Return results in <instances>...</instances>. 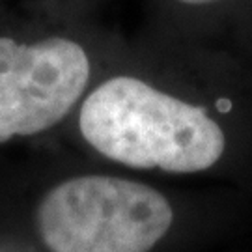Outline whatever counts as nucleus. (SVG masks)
<instances>
[{
    "mask_svg": "<svg viewBox=\"0 0 252 252\" xmlns=\"http://www.w3.org/2000/svg\"><path fill=\"white\" fill-rule=\"evenodd\" d=\"M174 69V47L127 37L77 108L82 142L135 170L189 176L230 166L252 140V77L198 51L180 88Z\"/></svg>",
    "mask_w": 252,
    "mask_h": 252,
    "instance_id": "nucleus-1",
    "label": "nucleus"
},
{
    "mask_svg": "<svg viewBox=\"0 0 252 252\" xmlns=\"http://www.w3.org/2000/svg\"><path fill=\"white\" fill-rule=\"evenodd\" d=\"M127 37L94 11L27 0L0 25V146L69 118Z\"/></svg>",
    "mask_w": 252,
    "mask_h": 252,
    "instance_id": "nucleus-2",
    "label": "nucleus"
},
{
    "mask_svg": "<svg viewBox=\"0 0 252 252\" xmlns=\"http://www.w3.org/2000/svg\"><path fill=\"white\" fill-rule=\"evenodd\" d=\"M172 220V206L159 190L105 174L62 180L36 207L51 252H150Z\"/></svg>",
    "mask_w": 252,
    "mask_h": 252,
    "instance_id": "nucleus-3",
    "label": "nucleus"
},
{
    "mask_svg": "<svg viewBox=\"0 0 252 252\" xmlns=\"http://www.w3.org/2000/svg\"><path fill=\"white\" fill-rule=\"evenodd\" d=\"M142 36L222 58L252 77V0H146Z\"/></svg>",
    "mask_w": 252,
    "mask_h": 252,
    "instance_id": "nucleus-4",
    "label": "nucleus"
},
{
    "mask_svg": "<svg viewBox=\"0 0 252 252\" xmlns=\"http://www.w3.org/2000/svg\"><path fill=\"white\" fill-rule=\"evenodd\" d=\"M56 8H67V9H82V11H94L95 6L101 0H39Z\"/></svg>",
    "mask_w": 252,
    "mask_h": 252,
    "instance_id": "nucleus-5",
    "label": "nucleus"
}]
</instances>
